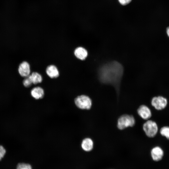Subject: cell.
<instances>
[{"mask_svg":"<svg viewBox=\"0 0 169 169\" xmlns=\"http://www.w3.org/2000/svg\"><path fill=\"white\" fill-rule=\"evenodd\" d=\"M166 32L167 36L169 37V27L167 28L166 29Z\"/></svg>","mask_w":169,"mask_h":169,"instance_id":"obj_19","label":"cell"},{"mask_svg":"<svg viewBox=\"0 0 169 169\" xmlns=\"http://www.w3.org/2000/svg\"><path fill=\"white\" fill-rule=\"evenodd\" d=\"M118 1L119 3L122 5H125L126 4L125 0H118Z\"/></svg>","mask_w":169,"mask_h":169,"instance_id":"obj_18","label":"cell"},{"mask_svg":"<svg viewBox=\"0 0 169 169\" xmlns=\"http://www.w3.org/2000/svg\"><path fill=\"white\" fill-rule=\"evenodd\" d=\"M16 169H32L31 166L29 164L25 163H19L17 166Z\"/></svg>","mask_w":169,"mask_h":169,"instance_id":"obj_15","label":"cell"},{"mask_svg":"<svg viewBox=\"0 0 169 169\" xmlns=\"http://www.w3.org/2000/svg\"><path fill=\"white\" fill-rule=\"evenodd\" d=\"M136 123L134 116L127 114H123L118 118L117 127L120 130H123L128 127H132Z\"/></svg>","mask_w":169,"mask_h":169,"instance_id":"obj_2","label":"cell"},{"mask_svg":"<svg viewBox=\"0 0 169 169\" xmlns=\"http://www.w3.org/2000/svg\"><path fill=\"white\" fill-rule=\"evenodd\" d=\"M74 53L76 57L81 60H84L88 56L87 50L82 47H77L74 50Z\"/></svg>","mask_w":169,"mask_h":169,"instance_id":"obj_10","label":"cell"},{"mask_svg":"<svg viewBox=\"0 0 169 169\" xmlns=\"http://www.w3.org/2000/svg\"><path fill=\"white\" fill-rule=\"evenodd\" d=\"M142 128L146 135L149 138L155 137L158 131V126L157 123L151 120H146L143 124Z\"/></svg>","mask_w":169,"mask_h":169,"instance_id":"obj_3","label":"cell"},{"mask_svg":"<svg viewBox=\"0 0 169 169\" xmlns=\"http://www.w3.org/2000/svg\"><path fill=\"white\" fill-rule=\"evenodd\" d=\"M98 72L101 82L112 85L119 92L123 73V68L120 63L116 61L107 63L100 67Z\"/></svg>","mask_w":169,"mask_h":169,"instance_id":"obj_1","label":"cell"},{"mask_svg":"<svg viewBox=\"0 0 169 169\" xmlns=\"http://www.w3.org/2000/svg\"><path fill=\"white\" fill-rule=\"evenodd\" d=\"M160 134L169 140V126H164L162 127L160 130Z\"/></svg>","mask_w":169,"mask_h":169,"instance_id":"obj_14","label":"cell"},{"mask_svg":"<svg viewBox=\"0 0 169 169\" xmlns=\"http://www.w3.org/2000/svg\"><path fill=\"white\" fill-rule=\"evenodd\" d=\"M6 153V151L4 147L0 145V161Z\"/></svg>","mask_w":169,"mask_h":169,"instance_id":"obj_17","label":"cell"},{"mask_svg":"<svg viewBox=\"0 0 169 169\" xmlns=\"http://www.w3.org/2000/svg\"><path fill=\"white\" fill-rule=\"evenodd\" d=\"M18 71L20 75L23 77H26L30 74V66L28 63L26 61L22 62L19 65Z\"/></svg>","mask_w":169,"mask_h":169,"instance_id":"obj_8","label":"cell"},{"mask_svg":"<svg viewBox=\"0 0 169 169\" xmlns=\"http://www.w3.org/2000/svg\"><path fill=\"white\" fill-rule=\"evenodd\" d=\"M33 84H36L42 82V77L38 73L33 72L28 76Z\"/></svg>","mask_w":169,"mask_h":169,"instance_id":"obj_13","label":"cell"},{"mask_svg":"<svg viewBox=\"0 0 169 169\" xmlns=\"http://www.w3.org/2000/svg\"><path fill=\"white\" fill-rule=\"evenodd\" d=\"M137 111L138 115L144 120H149L152 116L150 109L145 105H140Z\"/></svg>","mask_w":169,"mask_h":169,"instance_id":"obj_6","label":"cell"},{"mask_svg":"<svg viewBox=\"0 0 169 169\" xmlns=\"http://www.w3.org/2000/svg\"><path fill=\"white\" fill-rule=\"evenodd\" d=\"M167 103V99L161 96H155L152 98L151 101V105L157 110H161L165 109Z\"/></svg>","mask_w":169,"mask_h":169,"instance_id":"obj_5","label":"cell"},{"mask_svg":"<svg viewBox=\"0 0 169 169\" xmlns=\"http://www.w3.org/2000/svg\"><path fill=\"white\" fill-rule=\"evenodd\" d=\"M32 83L29 76L25 77V79L23 81V84L24 86L26 87H30Z\"/></svg>","mask_w":169,"mask_h":169,"instance_id":"obj_16","label":"cell"},{"mask_svg":"<svg viewBox=\"0 0 169 169\" xmlns=\"http://www.w3.org/2000/svg\"><path fill=\"white\" fill-rule=\"evenodd\" d=\"M32 96L36 99L43 98L44 95V90L40 87H36L33 88L31 91Z\"/></svg>","mask_w":169,"mask_h":169,"instance_id":"obj_12","label":"cell"},{"mask_svg":"<svg viewBox=\"0 0 169 169\" xmlns=\"http://www.w3.org/2000/svg\"><path fill=\"white\" fill-rule=\"evenodd\" d=\"M94 146L92 140L90 138H86L84 139L81 144L82 149L86 151H89L92 150Z\"/></svg>","mask_w":169,"mask_h":169,"instance_id":"obj_9","label":"cell"},{"mask_svg":"<svg viewBox=\"0 0 169 169\" xmlns=\"http://www.w3.org/2000/svg\"><path fill=\"white\" fill-rule=\"evenodd\" d=\"M125 0L126 2V4H127L129 3L131 1V0Z\"/></svg>","mask_w":169,"mask_h":169,"instance_id":"obj_20","label":"cell"},{"mask_svg":"<svg viewBox=\"0 0 169 169\" xmlns=\"http://www.w3.org/2000/svg\"><path fill=\"white\" fill-rule=\"evenodd\" d=\"M46 74L51 78H56L58 77L59 73L57 68L54 65L48 66L46 70Z\"/></svg>","mask_w":169,"mask_h":169,"instance_id":"obj_11","label":"cell"},{"mask_svg":"<svg viewBox=\"0 0 169 169\" xmlns=\"http://www.w3.org/2000/svg\"><path fill=\"white\" fill-rule=\"evenodd\" d=\"M151 154L152 159L155 161H158L162 159L164 152L162 148L159 146L153 147L151 150Z\"/></svg>","mask_w":169,"mask_h":169,"instance_id":"obj_7","label":"cell"},{"mask_svg":"<svg viewBox=\"0 0 169 169\" xmlns=\"http://www.w3.org/2000/svg\"><path fill=\"white\" fill-rule=\"evenodd\" d=\"M74 103L77 107L83 110H89L92 105L91 99L88 96L85 95H81L76 97Z\"/></svg>","mask_w":169,"mask_h":169,"instance_id":"obj_4","label":"cell"}]
</instances>
